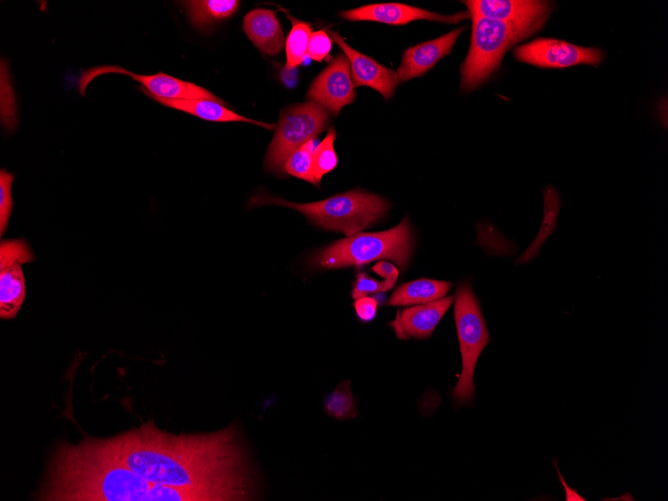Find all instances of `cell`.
Returning a JSON list of instances; mask_svg holds the SVG:
<instances>
[{
    "label": "cell",
    "instance_id": "1",
    "mask_svg": "<svg viewBox=\"0 0 668 501\" xmlns=\"http://www.w3.org/2000/svg\"><path fill=\"white\" fill-rule=\"evenodd\" d=\"M100 441L153 484L210 491L226 501L253 498L247 456L234 425L211 433L175 435L149 420Z\"/></svg>",
    "mask_w": 668,
    "mask_h": 501
},
{
    "label": "cell",
    "instance_id": "2",
    "mask_svg": "<svg viewBox=\"0 0 668 501\" xmlns=\"http://www.w3.org/2000/svg\"><path fill=\"white\" fill-rule=\"evenodd\" d=\"M36 500L226 501L217 493L153 484L114 457L99 438L59 443Z\"/></svg>",
    "mask_w": 668,
    "mask_h": 501
},
{
    "label": "cell",
    "instance_id": "3",
    "mask_svg": "<svg viewBox=\"0 0 668 501\" xmlns=\"http://www.w3.org/2000/svg\"><path fill=\"white\" fill-rule=\"evenodd\" d=\"M266 204L293 208L318 227L342 232L346 236L371 226L389 208L383 198L361 190H351L310 203H294L265 194L256 195L250 200V205L254 207Z\"/></svg>",
    "mask_w": 668,
    "mask_h": 501
},
{
    "label": "cell",
    "instance_id": "4",
    "mask_svg": "<svg viewBox=\"0 0 668 501\" xmlns=\"http://www.w3.org/2000/svg\"><path fill=\"white\" fill-rule=\"evenodd\" d=\"M410 224L404 218L392 229L346 236L316 252L310 264L317 268L362 266L381 259L394 261L404 270L412 252Z\"/></svg>",
    "mask_w": 668,
    "mask_h": 501
},
{
    "label": "cell",
    "instance_id": "5",
    "mask_svg": "<svg viewBox=\"0 0 668 501\" xmlns=\"http://www.w3.org/2000/svg\"><path fill=\"white\" fill-rule=\"evenodd\" d=\"M472 34L468 54L461 66L460 89L464 92L484 83L500 66L502 57L514 44L540 29L471 16Z\"/></svg>",
    "mask_w": 668,
    "mask_h": 501
},
{
    "label": "cell",
    "instance_id": "6",
    "mask_svg": "<svg viewBox=\"0 0 668 501\" xmlns=\"http://www.w3.org/2000/svg\"><path fill=\"white\" fill-rule=\"evenodd\" d=\"M453 298L462 369L450 395L453 403L464 406L474 399L475 367L481 352L490 342V335L479 301L469 281H463L457 286Z\"/></svg>",
    "mask_w": 668,
    "mask_h": 501
},
{
    "label": "cell",
    "instance_id": "7",
    "mask_svg": "<svg viewBox=\"0 0 668 501\" xmlns=\"http://www.w3.org/2000/svg\"><path fill=\"white\" fill-rule=\"evenodd\" d=\"M328 121V110L315 102L307 101L283 109L266 152L265 167L271 172H284L287 158L323 132Z\"/></svg>",
    "mask_w": 668,
    "mask_h": 501
},
{
    "label": "cell",
    "instance_id": "8",
    "mask_svg": "<svg viewBox=\"0 0 668 501\" xmlns=\"http://www.w3.org/2000/svg\"><path fill=\"white\" fill-rule=\"evenodd\" d=\"M109 73L127 75L138 81L141 84L138 89L146 95L170 100L206 99L224 104L222 99L209 90L192 82L180 80L162 72L153 75L136 74L117 65L95 66L84 71L78 80L79 92L84 95L85 88L94 78Z\"/></svg>",
    "mask_w": 668,
    "mask_h": 501
},
{
    "label": "cell",
    "instance_id": "9",
    "mask_svg": "<svg viewBox=\"0 0 668 501\" xmlns=\"http://www.w3.org/2000/svg\"><path fill=\"white\" fill-rule=\"evenodd\" d=\"M514 57L523 63L541 68H567L580 64L599 65L604 52L595 47H583L554 38H537L519 45Z\"/></svg>",
    "mask_w": 668,
    "mask_h": 501
},
{
    "label": "cell",
    "instance_id": "10",
    "mask_svg": "<svg viewBox=\"0 0 668 501\" xmlns=\"http://www.w3.org/2000/svg\"><path fill=\"white\" fill-rule=\"evenodd\" d=\"M35 256L27 241L2 240L0 244V317L14 319L26 294L25 279L21 265L31 262Z\"/></svg>",
    "mask_w": 668,
    "mask_h": 501
},
{
    "label": "cell",
    "instance_id": "11",
    "mask_svg": "<svg viewBox=\"0 0 668 501\" xmlns=\"http://www.w3.org/2000/svg\"><path fill=\"white\" fill-rule=\"evenodd\" d=\"M306 98L323 106L334 115H338L345 105L354 101V83L349 61L345 55H337L314 79Z\"/></svg>",
    "mask_w": 668,
    "mask_h": 501
},
{
    "label": "cell",
    "instance_id": "12",
    "mask_svg": "<svg viewBox=\"0 0 668 501\" xmlns=\"http://www.w3.org/2000/svg\"><path fill=\"white\" fill-rule=\"evenodd\" d=\"M471 16L485 17L518 26L541 29L552 4L538 0H469L463 2Z\"/></svg>",
    "mask_w": 668,
    "mask_h": 501
},
{
    "label": "cell",
    "instance_id": "13",
    "mask_svg": "<svg viewBox=\"0 0 668 501\" xmlns=\"http://www.w3.org/2000/svg\"><path fill=\"white\" fill-rule=\"evenodd\" d=\"M339 15L349 21H374L390 25H404L416 20L456 24L470 18L468 11L442 15L401 3L369 4L342 11Z\"/></svg>",
    "mask_w": 668,
    "mask_h": 501
},
{
    "label": "cell",
    "instance_id": "14",
    "mask_svg": "<svg viewBox=\"0 0 668 501\" xmlns=\"http://www.w3.org/2000/svg\"><path fill=\"white\" fill-rule=\"evenodd\" d=\"M328 33L349 61L354 86L371 87L386 100L390 99L399 83L397 73L349 46L338 32Z\"/></svg>",
    "mask_w": 668,
    "mask_h": 501
},
{
    "label": "cell",
    "instance_id": "15",
    "mask_svg": "<svg viewBox=\"0 0 668 501\" xmlns=\"http://www.w3.org/2000/svg\"><path fill=\"white\" fill-rule=\"evenodd\" d=\"M465 27L456 28L436 39L426 41L404 51L396 73L398 82L424 75L444 56L448 55Z\"/></svg>",
    "mask_w": 668,
    "mask_h": 501
},
{
    "label": "cell",
    "instance_id": "16",
    "mask_svg": "<svg viewBox=\"0 0 668 501\" xmlns=\"http://www.w3.org/2000/svg\"><path fill=\"white\" fill-rule=\"evenodd\" d=\"M453 296L407 307L397 313L392 326L396 335L401 339L429 338L436 326L453 303Z\"/></svg>",
    "mask_w": 668,
    "mask_h": 501
},
{
    "label": "cell",
    "instance_id": "17",
    "mask_svg": "<svg viewBox=\"0 0 668 501\" xmlns=\"http://www.w3.org/2000/svg\"><path fill=\"white\" fill-rule=\"evenodd\" d=\"M243 28L248 38L262 52L277 55L282 50L285 39L274 11L251 10L244 17Z\"/></svg>",
    "mask_w": 668,
    "mask_h": 501
},
{
    "label": "cell",
    "instance_id": "18",
    "mask_svg": "<svg viewBox=\"0 0 668 501\" xmlns=\"http://www.w3.org/2000/svg\"><path fill=\"white\" fill-rule=\"evenodd\" d=\"M154 101L179 111L186 112L190 115L196 116L206 121L212 122H248L263 126L267 129L274 128L273 124H268L256 121L226 108L222 103L206 100V99H187V100H170L159 98L153 95H147Z\"/></svg>",
    "mask_w": 668,
    "mask_h": 501
},
{
    "label": "cell",
    "instance_id": "19",
    "mask_svg": "<svg viewBox=\"0 0 668 501\" xmlns=\"http://www.w3.org/2000/svg\"><path fill=\"white\" fill-rule=\"evenodd\" d=\"M451 287V282L417 279L400 285L390 296L387 305L408 306L432 302L443 298Z\"/></svg>",
    "mask_w": 668,
    "mask_h": 501
},
{
    "label": "cell",
    "instance_id": "20",
    "mask_svg": "<svg viewBox=\"0 0 668 501\" xmlns=\"http://www.w3.org/2000/svg\"><path fill=\"white\" fill-rule=\"evenodd\" d=\"M543 217L537 236L529 247L517 258L515 264L529 263L536 259L545 241L554 232L557 226V218L561 207V197L553 185L543 188Z\"/></svg>",
    "mask_w": 668,
    "mask_h": 501
},
{
    "label": "cell",
    "instance_id": "21",
    "mask_svg": "<svg viewBox=\"0 0 668 501\" xmlns=\"http://www.w3.org/2000/svg\"><path fill=\"white\" fill-rule=\"evenodd\" d=\"M191 24L199 30L211 28L215 23L232 16L239 8L236 0L183 1Z\"/></svg>",
    "mask_w": 668,
    "mask_h": 501
},
{
    "label": "cell",
    "instance_id": "22",
    "mask_svg": "<svg viewBox=\"0 0 668 501\" xmlns=\"http://www.w3.org/2000/svg\"><path fill=\"white\" fill-rule=\"evenodd\" d=\"M292 23L291 30L286 38V64L285 68L291 70L299 66L307 57L308 43L313 28L311 24L287 14Z\"/></svg>",
    "mask_w": 668,
    "mask_h": 501
},
{
    "label": "cell",
    "instance_id": "23",
    "mask_svg": "<svg viewBox=\"0 0 668 501\" xmlns=\"http://www.w3.org/2000/svg\"><path fill=\"white\" fill-rule=\"evenodd\" d=\"M335 138L336 132L331 127L325 138L313 150V174L318 185H320L322 177L337 166L338 158L334 149Z\"/></svg>",
    "mask_w": 668,
    "mask_h": 501
},
{
    "label": "cell",
    "instance_id": "24",
    "mask_svg": "<svg viewBox=\"0 0 668 501\" xmlns=\"http://www.w3.org/2000/svg\"><path fill=\"white\" fill-rule=\"evenodd\" d=\"M314 140H311L295 150L284 164V172L319 186L313 174L312 155Z\"/></svg>",
    "mask_w": 668,
    "mask_h": 501
},
{
    "label": "cell",
    "instance_id": "25",
    "mask_svg": "<svg viewBox=\"0 0 668 501\" xmlns=\"http://www.w3.org/2000/svg\"><path fill=\"white\" fill-rule=\"evenodd\" d=\"M350 381L342 382L325 399V409L329 415L336 419H348L355 417L357 409L350 390Z\"/></svg>",
    "mask_w": 668,
    "mask_h": 501
},
{
    "label": "cell",
    "instance_id": "26",
    "mask_svg": "<svg viewBox=\"0 0 668 501\" xmlns=\"http://www.w3.org/2000/svg\"><path fill=\"white\" fill-rule=\"evenodd\" d=\"M15 175L5 169L0 171V234L7 231L8 221L13 210V199L11 194L12 183Z\"/></svg>",
    "mask_w": 668,
    "mask_h": 501
},
{
    "label": "cell",
    "instance_id": "27",
    "mask_svg": "<svg viewBox=\"0 0 668 501\" xmlns=\"http://www.w3.org/2000/svg\"><path fill=\"white\" fill-rule=\"evenodd\" d=\"M396 282L390 280L378 281L366 273H358L352 288V297L358 299L369 294L390 290Z\"/></svg>",
    "mask_w": 668,
    "mask_h": 501
},
{
    "label": "cell",
    "instance_id": "28",
    "mask_svg": "<svg viewBox=\"0 0 668 501\" xmlns=\"http://www.w3.org/2000/svg\"><path fill=\"white\" fill-rule=\"evenodd\" d=\"M333 40L326 29L314 31L309 39L307 56L317 62L323 61L331 51Z\"/></svg>",
    "mask_w": 668,
    "mask_h": 501
},
{
    "label": "cell",
    "instance_id": "29",
    "mask_svg": "<svg viewBox=\"0 0 668 501\" xmlns=\"http://www.w3.org/2000/svg\"><path fill=\"white\" fill-rule=\"evenodd\" d=\"M378 302L375 298L363 296L355 300L354 309L362 322L372 321L377 313Z\"/></svg>",
    "mask_w": 668,
    "mask_h": 501
},
{
    "label": "cell",
    "instance_id": "30",
    "mask_svg": "<svg viewBox=\"0 0 668 501\" xmlns=\"http://www.w3.org/2000/svg\"><path fill=\"white\" fill-rule=\"evenodd\" d=\"M372 271L380 275L385 280L396 282L399 270L395 265L387 261H379L373 267Z\"/></svg>",
    "mask_w": 668,
    "mask_h": 501
}]
</instances>
